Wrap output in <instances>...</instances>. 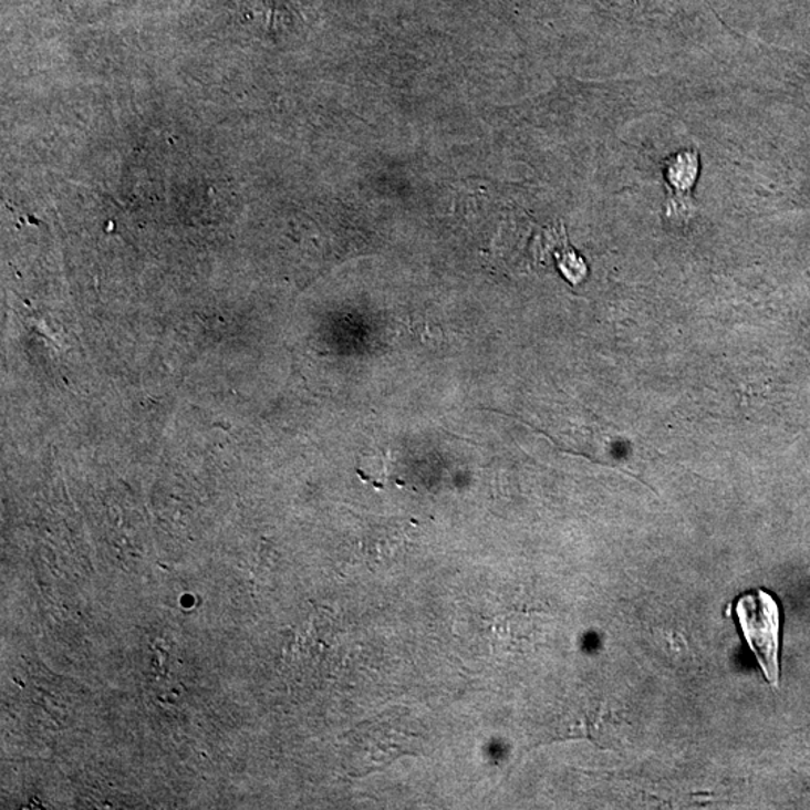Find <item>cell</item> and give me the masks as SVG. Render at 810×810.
<instances>
[{
	"label": "cell",
	"mask_w": 810,
	"mask_h": 810,
	"mask_svg": "<svg viewBox=\"0 0 810 810\" xmlns=\"http://www.w3.org/2000/svg\"><path fill=\"white\" fill-rule=\"evenodd\" d=\"M738 631L749 645L764 677L771 686L780 683L782 610L778 599L762 589L741 593L734 605Z\"/></svg>",
	"instance_id": "obj_1"
},
{
	"label": "cell",
	"mask_w": 810,
	"mask_h": 810,
	"mask_svg": "<svg viewBox=\"0 0 810 810\" xmlns=\"http://www.w3.org/2000/svg\"><path fill=\"white\" fill-rule=\"evenodd\" d=\"M405 733V731H404ZM396 728V723L382 720L377 724H366V773L375 767L394 761L396 755L407 754L404 749L407 734Z\"/></svg>",
	"instance_id": "obj_2"
},
{
	"label": "cell",
	"mask_w": 810,
	"mask_h": 810,
	"mask_svg": "<svg viewBox=\"0 0 810 810\" xmlns=\"http://www.w3.org/2000/svg\"><path fill=\"white\" fill-rule=\"evenodd\" d=\"M698 154L696 152H681L666 163L665 179L673 198L689 193L698 176Z\"/></svg>",
	"instance_id": "obj_3"
}]
</instances>
